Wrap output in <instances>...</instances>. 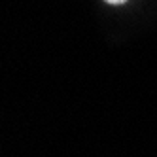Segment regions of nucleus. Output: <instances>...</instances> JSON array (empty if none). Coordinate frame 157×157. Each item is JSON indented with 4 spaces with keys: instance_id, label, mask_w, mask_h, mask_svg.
<instances>
[{
    "instance_id": "obj_1",
    "label": "nucleus",
    "mask_w": 157,
    "mask_h": 157,
    "mask_svg": "<svg viewBox=\"0 0 157 157\" xmlns=\"http://www.w3.org/2000/svg\"><path fill=\"white\" fill-rule=\"evenodd\" d=\"M108 4H123V2H127V0H106Z\"/></svg>"
}]
</instances>
